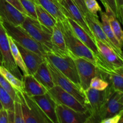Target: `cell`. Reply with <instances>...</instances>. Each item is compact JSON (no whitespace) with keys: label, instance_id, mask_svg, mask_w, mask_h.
<instances>
[{"label":"cell","instance_id":"29","mask_svg":"<svg viewBox=\"0 0 123 123\" xmlns=\"http://www.w3.org/2000/svg\"><path fill=\"white\" fill-rule=\"evenodd\" d=\"M0 74L10 84L14 90L20 92L24 91V84L22 80L14 76L10 72H9L7 68L1 64H0Z\"/></svg>","mask_w":123,"mask_h":123},{"label":"cell","instance_id":"24","mask_svg":"<svg viewBox=\"0 0 123 123\" xmlns=\"http://www.w3.org/2000/svg\"><path fill=\"white\" fill-rule=\"evenodd\" d=\"M32 76L40 84L44 86L47 90L52 88L55 85L47 66L46 59L40 64L36 72Z\"/></svg>","mask_w":123,"mask_h":123},{"label":"cell","instance_id":"1","mask_svg":"<svg viewBox=\"0 0 123 123\" xmlns=\"http://www.w3.org/2000/svg\"><path fill=\"white\" fill-rule=\"evenodd\" d=\"M62 30L65 43L71 57L82 58L92 63H96L94 54L85 45L73 32L67 18L62 21L57 20Z\"/></svg>","mask_w":123,"mask_h":123},{"label":"cell","instance_id":"9","mask_svg":"<svg viewBox=\"0 0 123 123\" xmlns=\"http://www.w3.org/2000/svg\"><path fill=\"white\" fill-rule=\"evenodd\" d=\"M0 52L2 57L1 65L10 72L14 76L22 80L24 76L14 62L11 54L8 36L2 25L1 19H0Z\"/></svg>","mask_w":123,"mask_h":123},{"label":"cell","instance_id":"27","mask_svg":"<svg viewBox=\"0 0 123 123\" xmlns=\"http://www.w3.org/2000/svg\"><path fill=\"white\" fill-rule=\"evenodd\" d=\"M100 12V14L101 18V25H102V28L104 31L105 34L107 36V37L109 38V40L112 42V43L115 46L117 50L120 52L122 53V49H122V46L119 43L118 40L116 38L115 34L112 30L105 12H102V10Z\"/></svg>","mask_w":123,"mask_h":123},{"label":"cell","instance_id":"16","mask_svg":"<svg viewBox=\"0 0 123 123\" xmlns=\"http://www.w3.org/2000/svg\"><path fill=\"white\" fill-rule=\"evenodd\" d=\"M26 16L6 0H0V19L2 20L14 25H21Z\"/></svg>","mask_w":123,"mask_h":123},{"label":"cell","instance_id":"34","mask_svg":"<svg viewBox=\"0 0 123 123\" xmlns=\"http://www.w3.org/2000/svg\"><path fill=\"white\" fill-rule=\"evenodd\" d=\"M84 2L88 12L96 16H98L97 13L102 11V8L96 0H84Z\"/></svg>","mask_w":123,"mask_h":123},{"label":"cell","instance_id":"41","mask_svg":"<svg viewBox=\"0 0 123 123\" xmlns=\"http://www.w3.org/2000/svg\"><path fill=\"white\" fill-rule=\"evenodd\" d=\"M0 123H8L7 111L4 109L0 110Z\"/></svg>","mask_w":123,"mask_h":123},{"label":"cell","instance_id":"43","mask_svg":"<svg viewBox=\"0 0 123 123\" xmlns=\"http://www.w3.org/2000/svg\"><path fill=\"white\" fill-rule=\"evenodd\" d=\"M2 55H1V53L0 52V64H2Z\"/></svg>","mask_w":123,"mask_h":123},{"label":"cell","instance_id":"8","mask_svg":"<svg viewBox=\"0 0 123 123\" xmlns=\"http://www.w3.org/2000/svg\"><path fill=\"white\" fill-rule=\"evenodd\" d=\"M45 58L49 60L56 68L72 82L81 88L76 66L74 60L70 56H60L49 52L46 53Z\"/></svg>","mask_w":123,"mask_h":123},{"label":"cell","instance_id":"20","mask_svg":"<svg viewBox=\"0 0 123 123\" xmlns=\"http://www.w3.org/2000/svg\"><path fill=\"white\" fill-rule=\"evenodd\" d=\"M67 19H68V22H69L73 32H74L76 36L79 38V40L93 52L94 55L99 54L100 52L97 48L96 43H95L94 39L92 38L76 22H74L70 18H67Z\"/></svg>","mask_w":123,"mask_h":123},{"label":"cell","instance_id":"14","mask_svg":"<svg viewBox=\"0 0 123 123\" xmlns=\"http://www.w3.org/2000/svg\"><path fill=\"white\" fill-rule=\"evenodd\" d=\"M84 18H85V21H86L88 26L92 32L94 38L99 40L100 41L105 43L106 45L110 47L120 57L123 58L122 53L120 52L117 50L115 46L112 43V42L109 40V38L107 37V36L105 34L104 31L102 28L100 22L98 19V16H96L90 13V12H88L86 14H84Z\"/></svg>","mask_w":123,"mask_h":123},{"label":"cell","instance_id":"42","mask_svg":"<svg viewBox=\"0 0 123 123\" xmlns=\"http://www.w3.org/2000/svg\"><path fill=\"white\" fill-rule=\"evenodd\" d=\"M7 117H8V123H14V111H7Z\"/></svg>","mask_w":123,"mask_h":123},{"label":"cell","instance_id":"21","mask_svg":"<svg viewBox=\"0 0 123 123\" xmlns=\"http://www.w3.org/2000/svg\"><path fill=\"white\" fill-rule=\"evenodd\" d=\"M95 43L100 53L107 62L117 67H123V58L120 57L112 49L97 38H94Z\"/></svg>","mask_w":123,"mask_h":123},{"label":"cell","instance_id":"11","mask_svg":"<svg viewBox=\"0 0 123 123\" xmlns=\"http://www.w3.org/2000/svg\"><path fill=\"white\" fill-rule=\"evenodd\" d=\"M47 92L56 104L67 106L79 112H86L88 111L85 106L82 105L74 96L58 85H54L52 88L48 90Z\"/></svg>","mask_w":123,"mask_h":123},{"label":"cell","instance_id":"2","mask_svg":"<svg viewBox=\"0 0 123 123\" xmlns=\"http://www.w3.org/2000/svg\"><path fill=\"white\" fill-rule=\"evenodd\" d=\"M94 56L97 76L107 82L108 85L115 90L123 91V67H117L109 64L105 60L100 53Z\"/></svg>","mask_w":123,"mask_h":123},{"label":"cell","instance_id":"47","mask_svg":"<svg viewBox=\"0 0 123 123\" xmlns=\"http://www.w3.org/2000/svg\"><path fill=\"white\" fill-rule=\"evenodd\" d=\"M56 1H58V2H60H60H61V1H62V0H56Z\"/></svg>","mask_w":123,"mask_h":123},{"label":"cell","instance_id":"36","mask_svg":"<svg viewBox=\"0 0 123 123\" xmlns=\"http://www.w3.org/2000/svg\"><path fill=\"white\" fill-rule=\"evenodd\" d=\"M123 110L121 111L118 114L111 117L103 119L100 121L101 123H123Z\"/></svg>","mask_w":123,"mask_h":123},{"label":"cell","instance_id":"22","mask_svg":"<svg viewBox=\"0 0 123 123\" xmlns=\"http://www.w3.org/2000/svg\"><path fill=\"white\" fill-rule=\"evenodd\" d=\"M38 4L49 12L56 20L60 21L66 19V10L56 0H36Z\"/></svg>","mask_w":123,"mask_h":123},{"label":"cell","instance_id":"44","mask_svg":"<svg viewBox=\"0 0 123 123\" xmlns=\"http://www.w3.org/2000/svg\"><path fill=\"white\" fill-rule=\"evenodd\" d=\"M3 108H2V105H1V102H0V110H1V109H2Z\"/></svg>","mask_w":123,"mask_h":123},{"label":"cell","instance_id":"5","mask_svg":"<svg viewBox=\"0 0 123 123\" xmlns=\"http://www.w3.org/2000/svg\"><path fill=\"white\" fill-rule=\"evenodd\" d=\"M21 103L25 123H51L39 106L25 92L16 90Z\"/></svg>","mask_w":123,"mask_h":123},{"label":"cell","instance_id":"45","mask_svg":"<svg viewBox=\"0 0 123 123\" xmlns=\"http://www.w3.org/2000/svg\"><path fill=\"white\" fill-rule=\"evenodd\" d=\"M31 1H32V2H34V3H35V4H36V0H31Z\"/></svg>","mask_w":123,"mask_h":123},{"label":"cell","instance_id":"31","mask_svg":"<svg viewBox=\"0 0 123 123\" xmlns=\"http://www.w3.org/2000/svg\"><path fill=\"white\" fill-rule=\"evenodd\" d=\"M0 85L9 94L10 96L14 100V101H20L19 96L16 92V90L1 74H0Z\"/></svg>","mask_w":123,"mask_h":123},{"label":"cell","instance_id":"15","mask_svg":"<svg viewBox=\"0 0 123 123\" xmlns=\"http://www.w3.org/2000/svg\"><path fill=\"white\" fill-rule=\"evenodd\" d=\"M60 4L66 10V16L67 18H70L72 20L80 25L92 38L94 39L93 34L88 26L84 16L80 12V10L76 5L73 0H62Z\"/></svg>","mask_w":123,"mask_h":123},{"label":"cell","instance_id":"38","mask_svg":"<svg viewBox=\"0 0 123 123\" xmlns=\"http://www.w3.org/2000/svg\"><path fill=\"white\" fill-rule=\"evenodd\" d=\"M6 1L10 3V4H12L13 7H15L16 9H18L19 12H20L21 13H24V14L28 15V13H26V12L25 11V10L24 9V8L23 7V6H22V4H20V1L19 0H6Z\"/></svg>","mask_w":123,"mask_h":123},{"label":"cell","instance_id":"26","mask_svg":"<svg viewBox=\"0 0 123 123\" xmlns=\"http://www.w3.org/2000/svg\"><path fill=\"white\" fill-rule=\"evenodd\" d=\"M35 10L37 20L44 26L52 30L56 23V20L38 4H35Z\"/></svg>","mask_w":123,"mask_h":123},{"label":"cell","instance_id":"17","mask_svg":"<svg viewBox=\"0 0 123 123\" xmlns=\"http://www.w3.org/2000/svg\"><path fill=\"white\" fill-rule=\"evenodd\" d=\"M31 97L39 106L41 109L52 123H58L55 111L56 103L48 92L44 94L32 96Z\"/></svg>","mask_w":123,"mask_h":123},{"label":"cell","instance_id":"12","mask_svg":"<svg viewBox=\"0 0 123 123\" xmlns=\"http://www.w3.org/2000/svg\"><path fill=\"white\" fill-rule=\"evenodd\" d=\"M75 62L77 68L80 87L85 90L90 87L91 79L97 76V68L96 65L90 61L79 57H72Z\"/></svg>","mask_w":123,"mask_h":123},{"label":"cell","instance_id":"40","mask_svg":"<svg viewBox=\"0 0 123 123\" xmlns=\"http://www.w3.org/2000/svg\"><path fill=\"white\" fill-rule=\"evenodd\" d=\"M104 4H106L107 5H108V6L111 8L112 10L115 13V16L117 17V8L115 0H104Z\"/></svg>","mask_w":123,"mask_h":123},{"label":"cell","instance_id":"37","mask_svg":"<svg viewBox=\"0 0 123 123\" xmlns=\"http://www.w3.org/2000/svg\"><path fill=\"white\" fill-rule=\"evenodd\" d=\"M117 8V18L118 19L120 24L123 23V0H115Z\"/></svg>","mask_w":123,"mask_h":123},{"label":"cell","instance_id":"28","mask_svg":"<svg viewBox=\"0 0 123 123\" xmlns=\"http://www.w3.org/2000/svg\"><path fill=\"white\" fill-rule=\"evenodd\" d=\"M7 36H8V42H9L10 47L11 54L13 56L14 62L18 67V68L22 71L23 76L28 75V72L27 68L25 66L24 60H23L22 57L21 56V54H20V52H19V49L17 47L16 44L10 36H8V34H7Z\"/></svg>","mask_w":123,"mask_h":123},{"label":"cell","instance_id":"25","mask_svg":"<svg viewBox=\"0 0 123 123\" xmlns=\"http://www.w3.org/2000/svg\"><path fill=\"white\" fill-rule=\"evenodd\" d=\"M103 6H105V13L107 16L112 30L115 34L116 38L118 40L119 43L121 46H123V32L121 30L120 23L118 20L115 13L112 10L111 8L108 6V5H107L106 4H104Z\"/></svg>","mask_w":123,"mask_h":123},{"label":"cell","instance_id":"35","mask_svg":"<svg viewBox=\"0 0 123 123\" xmlns=\"http://www.w3.org/2000/svg\"><path fill=\"white\" fill-rule=\"evenodd\" d=\"M14 123H25L24 117H23L22 109L21 103L20 101H14Z\"/></svg>","mask_w":123,"mask_h":123},{"label":"cell","instance_id":"46","mask_svg":"<svg viewBox=\"0 0 123 123\" xmlns=\"http://www.w3.org/2000/svg\"><path fill=\"white\" fill-rule=\"evenodd\" d=\"M100 1L101 2H102V3L103 4H104V0H100Z\"/></svg>","mask_w":123,"mask_h":123},{"label":"cell","instance_id":"30","mask_svg":"<svg viewBox=\"0 0 123 123\" xmlns=\"http://www.w3.org/2000/svg\"><path fill=\"white\" fill-rule=\"evenodd\" d=\"M0 102L2 108L6 111H14V101L9 94L0 85Z\"/></svg>","mask_w":123,"mask_h":123},{"label":"cell","instance_id":"7","mask_svg":"<svg viewBox=\"0 0 123 123\" xmlns=\"http://www.w3.org/2000/svg\"><path fill=\"white\" fill-rule=\"evenodd\" d=\"M45 59L54 85L60 86L64 90L74 96L82 105L85 106L86 99L84 90L77 86L66 76L64 75L50 62L49 60L46 58H45Z\"/></svg>","mask_w":123,"mask_h":123},{"label":"cell","instance_id":"23","mask_svg":"<svg viewBox=\"0 0 123 123\" xmlns=\"http://www.w3.org/2000/svg\"><path fill=\"white\" fill-rule=\"evenodd\" d=\"M22 81L24 84V92L30 97L44 94L48 91L46 88L40 84L33 76L31 74L24 76Z\"/></svg>","mask_w":123,"mask_h":123},{"label":"cell","instance_id":"13","mask_svg":"<svg viewBox=\"0 0 123 123\" xmlns=\"http://www.w3.org/2000/svg\"><path fill=\"white\" fill-rule=\"evenodd\" d=\"M55 111L58 123H87L90 116L88 111L79 112L61 104H56Z\"/></svg>","mask_w":123,"mask_h":123},{"label":"cell","instance_id":"39","mask_svg":"<svg viewBox=\"0 0 123 123\" xmlns=\"http://www.w3.org/2000/svg\"><path fill=\"white\" fill-rule=\"evenodd\" d=\"M73 1H74L76 5L78 6V7L80 10V12L82 13L83 15L84 16V14H85L86 13L88 12V11L86 9V6H85L84 0H73Z\"/></svg>","mask_w":123,"mask_h":123},{"label":"cell","instance_id":"19","mask_svg":"<svg viewBox=\"0 0 123 123\" xmlns=\"http://www.w3.org/2000/svg\"><path fill=\"white\" fill-rule=\"evenodd\" d=\"M16 44L21 54L28 74L33 75L40 64L45 60V57H43L31 50L25 49L18 43H16Z\"/></svg>","mask_w":123,"mask_h":123},{"label":"cell","instance_id":"3","mask_svg":"<svg viewBox=\"0 0 123 123\" xmlns=\"http://www.w3.org/2000/svg\"><path fill=\"white\" fill-rule=\"evenodd\" d=\"M2 25L6 32L10 36L14 42L25 49L31 50L38 55L45 57L46 52L39 43L35 40L21 25H14L2 20Z\"/></svg>","mask_w":123,"mask_h":123},{"label":"cell","instance_id":"10","mask_svg":"<svg viewBox=\"0 0 123 123\" xmlns=\"http://www.w3.org/2000/svg\"><path fill=\"white\" fill-rule=\"evenodd\" d=\"M84 92L86 99L85 106L90 114L87 123H100L98 113L104 100L105 91V90L98 91L89 87L84 90Z\"/></svg>","mask_w":123,"mask_h":123},{"label":"cell","instance_id":"32","mask_svg":"<svg viewBox=\"0 0 123 123\" xmlns=\"http://www.w3.org/2000/svg\"><path fill=\"white\" fill-rule=\"evenodd\" d=\"M108 86V83L98 76L92 78L90 81V87L98 91H103Z\"/></svg>","mask_w":123,"mask_h":123},{"label":"cell","instance_id":"6","mask_svg":"<svg viewBox=\"0 0 123 123\" xmlns=\"http://www.w3.org/2000/svg\"><path fill=\"white\" fill-rule=\"evenodd\" d=\"M105 91V96L98 113L100 123L103 119L118 114L123 109V91L115 90L109 85Z\"/></svg>","mask_w":123,"mask_h":123},{"label":"cell","instance_id":"18","mask_svg":"<svg viewBox=\"0 0 123 123\" xmlns=\"http://www.w3.org/2000/svg\"><path fill=\"white\" fill-rule=\"evenodd\" d=\"M51 44L52 49L50 52L60 56H70L66 47L62 30L57 20L55 25L52 28Z\"/></svg>","mask_w":123,"mask_h":123},{"label":"cell","instance_id":"33","mask_svg":"<svg viewBox=\"0 0 123 123\" xmlns=\"http://www.w3.org/2000/svg\"><path fill=\"white\" fill-rule=\"evenodd\" d=\"M19 1H20L22 6L28 13V15L34 19H37V15L35 10V3H34L31 0H19Z\"/></svg>","mask_w":123,"mask_h":123},{"label":"cell","instance_id":"4","mask_svg":"<svg viewBox=\"0 0 123 123\" xmlns=\"http://www.w3.org/2000/svg\"><path fill=\"white\" fill-rule=\"evenodd\" d=\"M22 27L38 43L46 52L51 51V37L52 30L42 25L37 19L27 16L21 25Z\"/></svg>","mask_w":123,"mask_h":123}]
</instances>
